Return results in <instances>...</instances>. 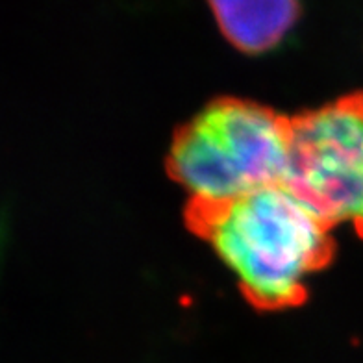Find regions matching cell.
<instances>
[{"label": "cell", "mask_w": 363, "mask_h": 363, "mask_svg": "<svg viewBox=\"0 0 363 363\" xmlns=\"http://www.w3.org/2000/svg\"><path fill=\"white\" fill-rule=\"evenodd\" d=\"M186 223L262 311L302 304L311 277L334 256L332 226L287 184L220 204L187 202Z\"/></svg>", "instance_id": "6da1fadb"}, {"label": "cell", "mask_w": 363, "mask_h": 363, "mask_svg": "<svg viewBox=\"0 0 363 363\" xmlns=\"http://www.w3.org/2000/svg\"><path fill=\"white\" fill-rule=\"evenodd\" d=\"M291 117L258 102L223 96L196 111L172 138L171 178L193 204H220L286 184Z\"/></svg>", "instance_id": "7a4b0ae2"}, {"label": "cell", "mask_w": 363, "mask_h": 363, "mask_svg": "<svg viewBox=\"0 0 363 363\" xmlns=\"http://www.w3.org/2000/svg\"><path fill=\"white\" fill-rule=\"evenodd\" d=\"M286 184L332 228L363 238V91L291 117Z\"/></svg>", "instance_id": "3957f363"}, {"label": "cell", "mask_w": 363, "mask_h": 363, "mask_svg": "<svg viewBox=\"0 0 363 363\" xmlns=\"http://www.w3.org/2000/svg\"><path fill=\"white\" fill-rule=\"evenodd\" d=\"M220 32L243 52H265L277 47L298 19L291 0H219L210 4Z\"/></svg>", "instance_id": "277c9868"}]
</instances>
